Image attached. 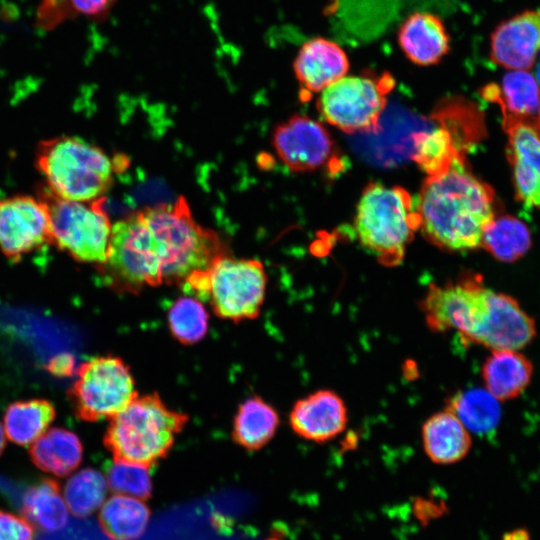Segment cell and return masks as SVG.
<instances>
[{
  "mask_svg": "<svg viewBox=\"0 0 540 540\" xmlns=\"http://www.w3.org/2000/svg\"><path fill=\"white\" fill-rule=\"evenodd\" d=\"M536 81L538 83V85L540 86V64H538L537 68H536Z\"/></svg>",
  "mask_w": 540,
  "mask_h": 540,
  "instance_id": "obj_39",
  "label": "cell"
},
{
  "mask_svg": "<svg viewBox=\"0 0 540 540\" xmlns=\"http://www.w3.org/2000/svg\"><path fill=\"white\" fill-rule=\"evenodd\" d=\"M420 220L409 193L371 183L363 190L354 218L361 245L384 265L399 264Z\"/></svg>",
  "mask_w": 540,
  "mask_h": 540,
  "instance_id": "obj_5",
  "label": "cell"
},
{
  "mask_svg": "<svg viewBox=\"0 0 540 540\" xmlns=\"http://www.w3.org/2000/svg\"><path fill=\"white\" fill-rule=\"evenodd\" d=\"M74 16L67 0H43L39 10L40 23L49 28L67 17Z\"/></svg>",
  "mask_w": 540,
  "mask_h": 540,
  "instance_id": "obj_34",
  "label": "cell"
},
{
  "mask_svg": "<svg viewBox=\"0 0 540 540\" xmlns=\"http://www.w3.org/2000/svg\"><path fill=\"white\" fill-rule=\"evenodd\" d=\"M36 167L48 190L58 197L93 201L113 183V164L99 147L74 136L41 141L35 153Z\"/></svg>",
  "mask_w": 540,
  "mask_h": 540,
  "instance_id": "obj_4",
  "label": "cell"
},
{
  "mask_svg": "<svg viewBox=\"0 0 540 540\" xmlns=\"http://www.w3.org/2000/svg\"><path fill=\"white\" fill-rule=\"evenodd\" d=\"M188 416L166 406L157 393L136 396L110 419L103 443L113 460L151 468L165 458Z\"/></svg>",
  "mask_w": 540,
  "mask_h": 540,
  "instance_id": "obj_3",
  "label": "cell"
},
{
  "mask_svg": "<svg viewBox=\"0 0 540 540\" xmlns=\"http://www.w3.org/2000/svg\"><path fill=\"white\" fill-rule=\"evenodd\" d=\"M446 409L453 412L469 432L488 435L501 420L499 400L485 388H472L455 394Z\"/></svg>",
  "mask_w": 540,
  "mask_h": 540,
  "instance_id": "obj_26",
  "label": "cell"
},
{
  "mask_svg": "<svg viewBox=\"0 0 540 540\" xmlns=\"http://www.w3.org/2000/svg\"><path fill=\"white\" fill-rule=\"evenodd\" d=\"M74 13L94 19H103L117 0H67Z\"/></svg>",
  "mask_w": 540,
  "mask_h": 540,
  "instance_id": "obj_35",
  "label": "cell"
},
{
  "mask_svg": "<svg viewBox=\"0 0 540 540\" xmlns=\"http://www.w3.org/2000/svg\"><path fill=\"white\" fill-rule=\"evenodd\" d=\"M51 243L50 218L43 199L14 195L0 199V250L13 260Z\"/></svg>",
  "mask_w": 540,
  "mask_h": 540,
  "instance_id": "obj_11",
  "label": "cell"
},
{
  "mask_svg": "<svg viewBox=\"0 0 540 540\" xmlns=\"http://www.w3.org/2000/svg\"><path fill=\"white\" fill-rule=\"evenodd\" d=\"M47 205L51 243L82 263L103 264L107 259L112 224L103 199L75 201L43 193Z\"/></svg>",
  "mask_w": 540,
  "mask_h": 540,
  "instance_id": "obj_7",
  "label": "cell"
},
{
  "mask_svg": "<svg viewBox=\"0 0 540 540\" xmlns=\"http://www.w3.org/2000/svg\"><path fill=\"white\" fill-rule=\"evenodd\" d=\"M68 395L78 418L96 422L118 414L137 396V391L128 365L108 355L82 363Z\"/></svg>",
  "mask_w": 540,
  "mask_h": 540,
  "instance_id": "obj_8",
  "label": "cell"
},
{
  "mask_svg": "<svg viewBox=\"0 0 540 540\" xmlns=\"http://www.w3.org/2000/svg\"><path fill=\"white\" fill-rule=\"evenodd\" d=\"M400 48L414 64H437L448 53L450 38L442 20L428 12L409 15L398 31Z\"/></svg>",
  "mask_w": 540,
  "mask_h": 540,
  "instance_id": "obj_18",
  "label": "cell"
},
{
  "mask_svg": "<svg viewBox=\"0 0 540 540\" xmlns=\"http://www.w3.org/2000/svg\"><path fill=\"white\" fill-rule=\"evenodd\" d=\"M29 453L39 469L63 477L79 466L83 447L75 433L52 428L33 442Z\"/></svg>",
  "mask_w": 540,
  "mask_h": 540,
  "instance_id": "obj_21",
  "label": "cell"
},
{
  "mask_svg": "<svg viewBox=\"0 0 540 540\" xmlns=\"http://www.w3.org/2000/svg\"><path fill=\"white\" fill-rule=\"evenodd\" d=\"M293 69L304 90L321 92L346 76L349 61L336 42L318 37L302 45L294 60Z\"/></svg>",
  "mask_w": 540,
  "mask_h": 540,
  "instance_id": "obj_17",
  "label": "cell"
},
{
  "mask_svg": "<svg viewBox=\"0 0 540 540\" xmlns=\"http://www.w3.org/2000/svg\"><path fill=\"white\" fill-rule=\"evenodd\" d=\"M508 133L507 158L513 172L516 197L528 207L540 208V125L534 117L503 115Z\"/></svg>",
  "mask_w": 540,
  "mask_h": 540,
  "instance_id": "obj_13",
  "label": "cell"
},
{
  "mask_svg": "<svg viewBox=\"0 0 540 540\" xmlns=\"http://www.w3.org/2000/svg\"><path fill=\"white\" fill-rule=\"evenodd\" d=\"M481 245L496 259L514 262L521 258L531 246L527 225L514 216H500L486 226Z\"/></svg>",
  "mask_w": 540,
  "mask_h": 540,
  "instance_id": "obj_28",
  "label": "cell"
},
{
  "mask_svg": "<svg viewBox=\"0 0 540 540\" xmlns=\"http://www.w3.org/2000/svg\"><path fill=\"white\" fill-rule=\"evenodd\" d=\"M289 421L299 437L323 443L345 430L348 413L345 402L336 392L321 389L295 402Z\"/></svg>",
  "mask_w": 540,
  "mask_h": 540,
  "instance_id": "obj_16",
  "label": "cell"
},
{
  "mask_svg": "<svg viewBox=\"0 0 540 540\" xmlns=\"http://www.w3.org/2000/svg\"><path fill=\"white\" fill-rule=\"evenodd\" d=\"M47 368L56 376H70L75 368V360L71 354H60L50 360Z\"/></svg>",
  "mask_w": 540,
  "mask_h": 540,
  "instance_id": "obj_36",
  "label": "cell"
},
{
  "mask_svg": "<svg viewBox=\"0 0 540 540\" xmlns=\"http://www.w3.org/2000/svg\"><path fill=\"white\" fill-rule=\"evenodd\" d=\"M22 514L41 531L63 529L68 522V507L61 496L59 483L46 478L29 488L23 497Z\"/></svg>",
  "mask_w": 540,
  "mask_h": 540,
  "instance_id": "obj_25",
  "label": "cell"
},
{
  "mask_svg": "<svg viewBox=\"0 0 540 540\" xmlns=\"http://www.w3.org/2000/svg\"><path fill=\"white\" fill-rule=\"evenodd\" d=\"M487 313L470 343L492 350H520L535 338L536 325L511 296L488 290Z\"/></svg>",
  "mask_w": 540,
  "mask_h": 540,
  "instance_id": "obj_14",
  "label": "cell"
},
{
  "mask_svg": "<svg viewBox=\"0 0 540 540\" xmlns=\"http://www.w3.org/2000/svg\"><path fill=\"white\" fill-rule=\"evenodd\" d=\"M417 212L419 229L436 246L474 249L481 245L483 232L494 218V191L459 158L425 180Z\"/></svg>",
  "mask_w": 540,
  "mask_h": 540,
  "instance_id": "obj_2",
  "label": "cell"
},
{
  "mask_svg": "<svg viewBox=\"0 0 540 540\" xmlns=\"http://www.w3.org/2000/svg\"><path fill=\"white\" fill-rule=\"evenodd\" d=\"M488 290L477 275H463L456 282L430 284L421 302L428 328L433 332L455 330L467 343L487 313Z\"/></svg>",
  "mask_w": 540,
  "mask_h": 540,
  "instance_id": "obj_10",
  "label": "cell"
},
{
  "mask_svg": "<svg viewBox=\"0 0 540 540\" xmlns=\"http://www.w3.org/2000/svg\"><path fill=\"white\" fill-rule=\"evenodd\" d=\"M392 88L389 75L379 78L344 76L321 91V116L346 133L375 130Z\"/></svg>",
  "mask_w": 540,
  "mask_h": 540,
  "instance_id": "obj_9",
  "label": "cell"
},
{
  "mask_svg": "<svg viewBox=\"0 0 540 540\" xmlns=\"http://www.w3.org/2000/svg\"><path fill=\"white\" fill-rule=\"evenodd\" d=\"M195 286L198 299L209 302L218 317L240 322L259 316L267 274L259 260L224 254L198 274Z\"/></svg>",
  "mask_w": 540,
  "mask_h": 540,
  "instance_id": "obj_6",
  "label": "cell"
},
{
  "mask_svg": "<svg viewBox=\"0 0 540 540\" xmlns=\"http://www.w3.org/2000/svg\"><path fill=\"white\" fill-rule=\"evenodd\" d=\"M5 447V431L4 428L0 424V455Z\"/></svg>",
  "mask_w": 540,
  "mask_h": 540,
  "instance_id": "obj_38",
  "label": "cell"
},
{
  "mask_svg": "<svg viewBox=\"0 0 540 540\" xmlns=\"http://www.w3.org/2000/svg\"><path fill=\"white\" fill-rule=\"evenodd\" d=\"M278 426L277 411L261 397H249L234 416L232 438L246 450H259L273 438Z\"/></svg>",
  "mask_w": 540,
  "mask_h": 540,
  "instance_id": "obj_22",
  "label": "cell"
},
{
  "mask_svg": "<svg viewBox=\"0 0 540 540\" xmlns=\"http://www.w3.org/2000/svg\"><path fill=\"white\" fill-rule=\"evenodd\" d=\"M272 144L280 160L292 171H313L330 159L334 144L319 122L294 115L275 127Z\"/></svg>",
  "mask_w": 540,
  "mask_h": 540,
  "instance_id": "obj_12",
  "label": "cell"
},
{
  "mask_svg": "<svg viewBox=\"0 0 540 540\" xmlns=\"http://www.w3.org/2000/svg\"><path fill=\"white\" fill-rule=\"evenodd\" d=\"M422 443L428 458L435 464H453L463 459L471 448L469 431L448 409L430 416L422 426Z\"/></svg>",
  "mask_w": 540,
  "mask_h": 540,
  "instance_id": "obj_19",
  "label": "cell"
},
{
  "mask_svg": "<svg viewBox=\"0 0 540 540\" xmlns=\"http://www.w3.org/2000/svg\"><path fill=\"white\" fill-rule=\"evenodd\" d=\"M227 249L218 234L199 225L183 196L139 209L112 226L106 261L98 265L104 284L118 292L181 284L207 269Z\"/></svg>",
  "mask_w": 540,
  "mask_h": 540,
  "instance_id": "obj_1",
  "label": "cell"
},
{
  "mask_svg": "<svg viewBox=\"0 0 540 540\" xmlns=\"http://www.w3.org/2000/svg\"><path fill=\"white\" fill-rule=\"evenodd\" d=\"M54 418V406L47 400L13 402L4 416L5 435L18 445H28L46 432Z\"/></svg>",
  "mask_w": 540,
  "mask_h": 540,
  "instance_id": "obj_27",
  "label": "cell"
},
{
  "mask_svg": "<svg viewBox=\"0 0 540 540\" xmlns=\"http://www.w3.org/2000/svg\"><path fill=\"white\" fill-rule=\"evenodd\" d=\"M33 528L24 517L0 510V540H33Z\"/></svg>",
  "mask_w": 540,
  "mask_h": 540,
  "instance_id": "obj_33",
  "label": "cell"
},
{
  "mask_svg": "<svg viewBox=\"0 0 540 540\" xmlns=\"http://www.w3.org/2000/svg\"><path fill=\"white\" fill-rule=\"evenodd\" d=\"M107 481L97 470L85 468L69 478L64 488V498L69 511L78 518L95 512L104 502Z\"/></svg>",
  "mask_w": 540,
  "mask_h": 540,
  "instance_id": "obj_29",
  "label": "cell"
},
{
  "mask_svg": "<svg viewBox=\"0 0 540 540\" xmlns=\"http://www.w3.org/2000/svg\"><path fill=\"white\" fill-rule=\"evenodd\" d=\"M504 540H529V537L525 530L518 529L507 533Z\"/></svg>",
  "mask_w": 540,
  "mask_h": 540,
  "instance_id": "obj_37",
  "label": "cell"
},
{
  "mask_svg": "<svg viewBox=\"0 0 540 540\" xmlns=\"http://www.w3.org/2000/svg\"><path fill=\"white\" fill-rule=\"evenodd\" d=\"M150 469L140 464L114 460L107 468V485L117 494L147 499L152 495Z\"/></svg>",
  "mask_w": 540,
  "mask_h": 540,
  "instance_id": "obj_32",
  "label": "cell"
},
{
  "mask_svg": "<svg viewBox=\"0 0 540 540\" xmlns=\"http://www.w3.org/2000/svg\"><path fill=\"white\" fill-rule=\"evenodd\" d=\"M485 389L499 401L518 397L533 375L530 360L518 350H492L482 366Z\"/></svg>",
  "mask_w": 540,
  "mask_h": 540,
  "instance_id": "obj_20",
  "label": "cell"
},
{
  "mask_svg": "<svg viewBox=\"0 0 540 540\" xmlns=\"http://www.w3.org/2000/svg\"><path fill=\"white\" fill-rule=\"evenodd\" d=\"M463 158L445 129H438L418 137L416 159L429 174L447 169L454 160Z\"/></svg>",
  "mask_w": 540,
  "mask_h": 540,
  "instance_id": "obj_31",
  "label": "cell"
},
{
  "mask_svg": "<svg viewBox=\"0 0 540 540\" xmlns=\"http://www.w3.org/2000/svg\"><path fill=\"white\" fill-rule=\"evenodd\" d=\"M482 94L498 104L503 115L534 117L540 107V86L532 74L523 70L505 74L500 87L490 84Z\"/></svg>",
  "mask_w": 540,
  "mask_h": 540,
  "instance_id": "obj_24",
  "label": "cell"
},
{
  "mask_svg": "<svg viewBox=\"0 0 540 540\" xmlns=\"http://www.w3.org/2000/svg\"><path fill=\"white\" fill-rule=\"evenodd\" d=\"M168 327L183 345L200 342L208 332V313L201 301L192 296L176 299L168 309Z\"/></svg>",
  "mask_w": 540,
  "mask_h": 540,
  "instance_id": "obj_30",
  "label": "cell"
},
{
  "mask_svg": "<svg viewBox=\"0 0 540 540\" xmlns=\"http://www.w3.org/2000/svg\"><path fill=\"white\" fill-rule=\"evenodd\" d=\"M537 120H538V123L540 125V107H539V110H538V119Z\"/></svg>",
  "mask_w": 540,
  "mask_h": 540,
  "instance_id": "obj_40",
  "label": "cell"
},
{
  "mask_svg": "<svg viewBox=\"0 0 540 540\" xmlns=\"http://www.w3.org/2000/svg\"><path fill=\"white\" fill-rule=\"evenodd\" d=\"M540 52V11L526 10L500 23L491 34L492 61L509 70L533 67Z\"/></svg>",
  "mask_w": 540,
  "mask_h": 540,
  "instance_id": "obj_15",
  "label": "cell"
},
{
  "mask_svg": "<svg viewBox=\"0 0 540 540\" xmlns=\"http://www.w3.org/2000/svg\"><path fill=\"white\" fill-rule=\"evenodd\" d=\"M150 514L138 498L117 494L102 505L98 523L110 540H137L145 533Z\"/></svg>",
  "mask_w": 540,
  "mask_h": 540,
  "instance_id": "obj_23",
  "label": "cell"
}]
</instances>
